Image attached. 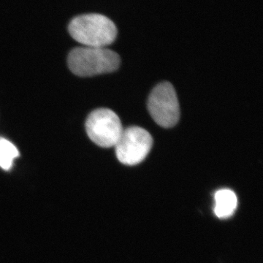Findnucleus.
<instances>
[{"instance_id": "obj_1", "label": "nucleus", "mask_w": 263, "mask_h": 263, "mask_svg": "<svg viewBox=\"0 0 263 263\" xmlns=\"http://www.w3.org/2000/svg\"><path fill=\"white\" fill-rule=\"evenodd\" d=\"M69 34L86 47L105 48L117 37V25L106 15L85 13L74 17L68 24Z\"/></svg>"}, {"instance_id": "obj_2", "label": "nucleus", "mask_w": 263, "mask_h": 263, "mask_svg": "<svg viewBox=\"0 0 263 263\" xmlns=\"http://www.w3.org/2000/svg\"><path fill=\"white\" fill-rule=\"evenodd\" d=\"M67 63L75 75L90 77L117 70L120 65V57L108 48L83 46L70 51Z\"/></svg>"}, {"instance_id": "obj_3", "label": "nucleus", "mask_w": 263, "mask_h": 263, "mask_svg": "<svg viewBox=\"0 0 263 263\" xmlns=\"http://www.w3.org/2000/svg\"><path fill=\"white\" fill-rule=\"evenodd\" d=\"M148 109L152 119L158 125L173 127L179 122V100L174 86L162 82L152 90L148 101Z\"/></svg>"}, {"instance_id": "obj_4", "label": "nucleus", "mask_w": 263, "mask_h": 263, "mask_svg": "<svg viewBox=\"0 0 263 263\" xmlns=\"http://www.w3.org/2000/svg\"><path fill=\"white\" fill-rule=\"evenodd\" d=\"M86 130L95 144L103 148L115 146L123 132L122 122L113 110L99 108L86 119Z\"/></svg>"}, {"instance_id": "obj_5", "label": "nucleus", "mask_w": 263, "mask_h": 263, "mask_svg": "<svg viewBox=\"0 0 263 263\" xmlns=\"http://www.w3.org/2000/svg\"><path fill=\"white\" fill-rule=\"evenodd\" d=\"M152 145L153 139L148 131L139 127H131L123 129L114 147L118 160L122 164L136 165L145 160Z\"/></svg>"}, {"instance_id": "obj_6", "label": "nucleus", "mask_w": 263, "mask_h": 263, "mask_svg": "<svg viewBox=\"0 0 263 263\" xmlns=\"http://www.w3.org/2000/svg\"><path fill=\"white\" fill-rule=\"evenodd\" d=\"M237 197L230 190H219L215 194L214 213L217 217L226 219L233 215L237 206Z\"/></svg>"}, {"instance_id": "obj_7", "label": "nucleus", "mask_w": 263, "mask_h": 263, "mask_svg": "<svg viewBox=\"0 0 263 263\" xmlns=\"http://www.w3.org/2000/svg\"><path fill=\"white\" fill-rule=\"evenodd\" d=\"M18 157L19 152L15 145L0 137V167L8 171L13 166V161Z\"/></svg>"}]
</instances>
